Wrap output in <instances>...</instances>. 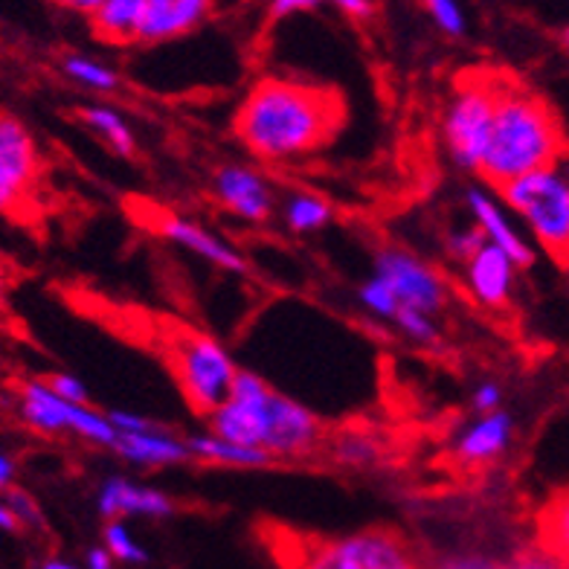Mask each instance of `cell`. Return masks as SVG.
<instances>
[{
	"mask_svg": "<svg viewBox=\"0 0 569 569\" xmlns=\"http://www.w3.org/2000/svg\"><path fill=\"white\" fill-rule=\"evenodd\" d=\"M511 416L502 410L486 412L457 439L453 457L465 465H486L497 459L511 442Z\"/></svg>",
	"mask_w": 569,
	"mask_h": 569,
	"instance_id": "d6986e66",
	"label": "cell"
},
{
	"mask_svg": "<svg viewBox=\"0 0 569 569\" xmlns=\"http://www.w3.org/2000/svg\"><path fill=\"white\" fill-rule=\"evenodd\" d=\"M430 569H495V561L491 558H482V555H445L439 561H433Z\"/></svg>",
	"mask_w": 569,
	"mask_h": 569,
	"instance_id": "836d02e7",
	"label": "cell"
},
{
	"mask_svg": "<svg viewBox=\"0 0 569 569\" xmlns=\"http://www.w3.org/2000/svg\"><path fill=\"white\" fill-rule=\"evenodd\" d=\"M500 387L497 383H482V387H477V392H473V407L486 416V412H495L500 410Z\"/></svg>",
	"mask_w": 569,
	"mask_h": 569,
	"instance_id": "d590c367",
	"label": "cell"
},
{
	"mask_svg": "<svg viewBox=\"0 0 569 569\" xmlns=\"http://www.w3.org/2000/svg\"><path fill=\"white\" fill-rule=\"evenodd\" d=\"M346 120L338 90L291 79H262L241 102L232 131L259 160L308 158L326 149Z\"/></svg>",
	"mask_w": 569,
	"mask_h": 569,
	"instance_id": "6da1fadb",
	"label": "cell"
},
{
	"mask_svg": "<svg viewBox=\"0 0 569 569\" xmlns=\"http://www.w3.org/2000/svg\"><path fill=\"white\" fill-rule=\"evenodd\" d=\"M7 502L9 509H12V515L18 517V523H21V529H44V517H41V511H38L36 500H32L27 491H21V488H7Z\"/></svg>",
	"mask_w": 569,
	"mask_h": 569,
	"instance_id": "1f68e13d",
	"label": "cell"
},
{
	"mask_svg": "<svg viewBox=\"0 0 569 569\" xmlns=\"http://www.w3.org/2000/svg\"><path fill=\"white\" fill-rule=\"evenodd\" d=\"M326 425L315 412L302 407L300 401L273 390L268 412V433H264V450L273 459H300L311 457L320 448Z\"/></svg>",
	"mask_w": 569,
	"mask_h": 569,
	"instance_id": "8fae6325",
	"label": "cell"
},
{
	"mask_svg": "<svg viewBox=\"0 0 569 569\" xmlns=\"http://www.w3.org/2000/svg\"><path fill=\"white\" fill-rule=\"evenodd\" d=\"M0 532H21V523H18V517L12 515V509H9V502L3 495H0Z\"/></svg>",
	"mask_w": 569,
	"mask_h": 569,
	"instance_id": "ab89813d",
	"label": "cell"
},
{
	"mask_svg": "<svg viewBox=\"0 0 569 569\" xmlns=\"http://www.w3.org/2000/svg\"><path fill=\"white\" fill-rule=\"evenodd\" d=\"M61 70H64L76 84L99 90V93H111V90L120 88V76L113 73L111 68H106L102 61L88 59V56H68V59L61 61Z\"/></svg>",
	"mask_w": 569,
	"mask_h": 569,
	"instance_id": "d4e9b609",
	"label": "cell"
},
{
	"mask_svg": "<svg viewBox=\"0 0 569 569\" xmlns=\"http://www.w3.org/2000/svg\"><path fill=\"white\" fill-rule=\"evenodd\" d=\"M284 224L293 232H317L331 221V203L322 198L311 196V192H293L284 201Z\"/></svg>",
	"mask_w": 569,
	"mask_h": 569,
	"instance_id": "cb8c5ba5",
	"label": "cell"
},
{
	"mask_svg": "<svg viewBox=\"0 0 569 569\" xmlns=\"http://www.w3.org/2000/svg\"><path fill=\"white\" fill-rule=\"evenodd\" d=\"M358 297L360 302L367 306V311H372V315L381 317V320H396L398 308H401L396 297H392L390 288H387L378 277H369L367 282L360 284Z\"/></svg>",
	"mask_w": 569,
	"mask_h": 569,
	"instance_id": "4316f807",
	"label": "cell"
},
{
	"mask_svg": "<svg viewBox=\"0 0 569 569\" xmlns=\"http://www.w3.org/2000/svg\"><path fill=\"white\" fill-rule=\"evenodd\" d=\"M216 198L218 203L239 216L241 221H253L262 224L273 212V189L259 172L248 166H221L216 174Z\"/></svg>",
	"mask_w": 569,
	"mask_h": 569,
	"instance_id": "7c38bea8",
	"label": "cell"
},
{
	"mask_svg": "<svg viewBox=\"0 0 569 569\" xmlns=\"http://www.w3.org/2000/svg\"><path fill=\"white\" fill-rule=\"evenodd\" d=\"M468 207H471L473 218H477V227H480V232L486 236L488 244H495L497 250H502V253L509 256L515 268H532V244L511 227V221L506 218V212L500 210V203H497L495 198L486 196L482 189H471V192H468Z\"/></svg>",
	"mask_w": 569,
	"mask_h": 569,
	"instance_id": "2e32d148",
	"label": "cell"
},
{
	"mask_svg": "<svg viewBox=\"0 0 569 569\" xmlns=\"http://www.w3.org/2000/svg\"><path fill=\"white\" fill-rule=\"evenodd\" d=\"M189 457L201 459L210 465H224V468H268L277 459L270 457L268 450L259 448H244V445L227 442L212 433H198L187 439Z\"/></svg>",
	"mask_w": 569,
	"mask_h": 569,
	"instance_id": "44dd1931",
	"label": "cell"
},
{
	"mask_svg": "<svg viewBox=\"0 0 569 569\" xmlns=\"http://www.w3.org/2000/svg\"><path fill=\"white\" fill-rule=\"evenodd\" d=\"M102 547L111 552V558L117 563H146L149 561V552L140 547V540L131 535V529L126 526V520H108L106 532H102Z\"/></svg>",
	"mask_w": 569,
	"mask_h": 569,
	"instance_id": "484cf974",
	"label": "cell"
},
{
	"mask_svg": "<svg viewBox=\"0 0 569 569\" xmlns=\"http://www.w3.org/2000/svg\"><path fill=\"white\" fill-rule=\"evenodd\" d=\"M158 230L172 244H178L183 250H192V253L212 262L216 268H224L230 273H250L248 259L239 250H232L224 239H218L216 232L203 230L201 224H192V221L180 216H160Z\"/></svg>",
	"mask_w": 569,
	"mask_h": 569,
	"instance_id": "9a60e30c",
	"label": "cell"
},
{
	"mask_svg": "<svg viewBox=\"0 0 569 569\" xmlns=\"http://www.w3.org/2000/svg\"><path fill=\"white\" fill-rule=\"evenodd\" d=\"M482 244H486V236L480 232V227H468V230H457L448 236L450 253L457 256V259H462V262H468Z\"/></svg>",
	"mask_w": 569,
	"mask_h": 569,
	"instance_id": "d6a6232c",
	"label": "cell"
},
{
	"mask_svg": "<svg viewBox=\"0 0 569 569\" xmlns=\"http://www.w3.org/2000/svg\"><path fill=\"white\" fill-rule=\"evenodd\" d=\"M146 0H102L90 12V27L108 44H134L140 41Z\"/></svg>",
	"mask_w": 569,
	"mask_h": 569,
	"instance_id": "ffe728a7",
	"label": "cell"
},
{
	"mask_svg": "<svg viewBox=\"0 0 569 569\" xmlns=\"http://www.w3.org/2000/svg\"><path fill=\"white\" fill-rule=\"evenodd\" d=\"M174 372H178L189 405L201 416H210L230 392V383L239 367L218 340L192 331L180 340L178 352H174Z\"/></svg>",
	"mask_w": 569,
	"mask_h": 569,
	"instance_id": "8992f818",
	"label": "cell"
},
{
	"mask_svg": "<svg viewBox=\"0 0 569 569\" xmlns=\"http://www.w3.org/2000/svg\"><path fill=\"white\" fill-rule=\"evenodd\" d=\"M497 84L500 79H465L445 111L442 131L450 158L471 172H480L486 154L491 120H495Z\"/></svg>",
	"mask_w": 569,
	"mask_h": 569,
	"instance_id": "5b68a950",
	"label": "cell"
},
{
	"mask_svg": "<svg viewBox=\"0 0 569 569\" xmlns=\"http://www.w3.org/2000/svg\"><path fill=\"white\" fill-rule=\"evenodd\" d=\"M497 192L529 224L540 248L569 264V180L552 166L511 180Z\"/></svg>",
	"mask_w": 569,
	"mask_h": 569,
	"instance_id": "277c9868",
	"label": "cell"
},
{
	"mask_svg": "<svg viewBox=\"0 0 569 569\" xmlns=\"http://www.w3.org/2000/svg\"><path fill=\"white\" fill-rule=\"evenodd\" d=\"M561 44L567 47V53H569V27H563V32H561Z\"/></svg>",
	"mask_w": 569,
	"mask_h": 569,
	"instance_id": "ee69618b",
	"label": "cell"
},
{
	"mask_svg": "<svg viewBox=\"0 0 569 569\" xmlns=\"http://www.w3.org/2000/svg\"><path fill=\"white\" fill-rule=\"evenodd\" d=\"M79 117H82L84 128L93 131L99 140L106 142L108 149L122 154V158H134V151H137L134 131H131V126H128V122L122 120L120 113L113 111V108L88 106L79 111Z\"/></svg>",
	"mask_w": 569,
	"mask_h": 569,
	"instance_id": "603a6c76",
	"label": "cell"
},
{
	"mask_svg": "<svg viewBox=\"0 0 569 569\" xmlns=\"http://www.w3.org/2000/svg\"><path fill=\"white\" fill-rule=\"evenodd\" d=\"M567 151V137L552 108L511 82L497 84L495 120L480 174L495 189L526 174L552 169Z\"/></svg>",
	"mask_w": 569,
	"mask_h": 569,
	"instance_id": "7a4b0ae2",
	"label": "cell"
},
{
	"mask_svg": "<svg viewBox=\"0 0 569 569\" xmlns=\"http://www.w3.org/2000/svg\"><path fill=\"white\" fill-rule=\"evenodd\" d=\"M41 569H84V567H76V563L64 561V558H47V561L41 563Z\"/></svg>",
	"mask_w": 569,
	"mask_h": 569,
	"instance_id": "7bdbcfd3",
	"label": "cell"
},
{
	"mask_svg": "<svg viewBox=\"0 0 569 569\" xmlns=\"http://www.w3.org/2000/svg\"><path fill=\"white\" fill-rule=\"evenodd\" d=\"M178 511L174 500L158 488L137 486L126 477H108L99 488V515L106 520H126V517H172Z\"/></svg>",
	"mask_w": 569,
	"mask_h": 569,
	"instance_id": "4fadbf2b",
	"label": "cell"
},
{
	"mask_svg": "<svg viewBox=\"0 0 569 569\" xmlns=\"http://www.w3.org/2000/svg\"><path fill=\"white\" fill-rule=\"evenodd\" d=\"M465 279L468 288L477 297V302L488 308H502L511 297V282H515V264L495 244H482L477 253L465 262Z\"/></svg>",
	"mask_w": 569,
	"mask_h": 569,
	"instance_id": "e0dca14e",
	"label": "cell"
},
{
	"mask_svg": "<svg viewBox=\"0 0 569 569\" xmlns=\"http://www.w3.org/2000/svg\"><path fill=\"white\" fill-rule=\"evenodd\" d=\"M378 453H381L378 442L363 433H346V436H340L338 442H335V457L346 465L375 462V459H378Z\"/></svg>",
	"mask_w": 569,
	"mask_h": 569,
	"instance_id": "83f0119b",
	"label": "cell"
},
{
	"mask_svg": "<svg viewBox=\"0 0 569 569\" xmlns=\"http://www.w3.org/2000/svg\"><path fill=\"white\" fill-rule=\"evenodd\" d=\"M216 0H146L140 41L158 44L198 30L212 12Z\"/></svg>",
	"mask_w": 569,
	"mask_h": 569,
	"instance_id": "5bb4252c",
	"label": "cell"
},
{
	"mask_svg": "<svg viewBox=\"0 0 569 569\" xmlns=\"http://www.w3.org/2000/svg\"><path fill=\"white\" fill-rule=\"evenodd\" d=\"M495 569H567L558 561H552L549 555H523L509 563H495Z\"/></svg>",
	"mask_w": 569,
	"mask_h": 569,
	"instance_id": "e575fe53",
	"label": "cell"
},
{
	"mask_svg": "<svg viewBox=\"0 0 569 569\" xmlns=\"http://www.w3.org/2000/svg\"><path fill=\"white\" fill-rule=\"evenodd\" d=\"M322 0H270V16L288 18L293 12H308V9L320 7Z\"/></svg>",
	"mask_w": 569,
	"mask_h": 569,
	"instance_id": "8d00e7d4",
	"label": "cell"
},
{
	"mask_svg": "<svg viewBox=\"0 0 569 569\" xmlns=\"http://www.w3.org/2000/svg\"><path fill=\"white\" fill-rule=\"evenodd\" d=\"M270 549L282 569H425L419 555L392 529L349 535L279 532Z\"/></svg>",
	"mask_w": 569,
	"mask_h": 569,
	"instance_id": "3957f363",
	"label": "cell"
},
{
	"mask_svg": "<svg viewBox=\"0 0 569 569\" xmlns=\"http://www.w3.org/2000/svg\"><path fill=\"white\" fill-rule=\"evenodd\" d=\"M21 416L27 425H32L41 433H79L93 445L113 448L117 442V427L111 425L108 412L93 410V407H79L61 401L44 381L21 383Z\"/></svg>",
	"mask_w": 569,
	"mask_h": 569,
	"instance_id": "ba28073f",
	"label": "cell"
},
{
	"mask_svg": "<svg viewBox=\"0 0 569 569\" xmlns=\"http://www.w3.org/2000/svg\"><path fill=\"white\" fill-rule=\"evenodd\" d=\"M12 480H16V462L0 450V491L12 488Z\"/></svg>",
	"mask_w": 569,
	"mask_h": 569,
	"instance_id": "b9f144b4",
	"label": "cell"
},
{
	"mask_svg": "<svg viewBox=\"0 0 569 569\" xmlns=\"http://www.w3.org/2000/svg\"><path fill=\"white\" fill-rule=\"evenodd\" d=\"M392 291L401 308L433 317L445 306V282L419 256L401 248H383L375 256V273Z\"/></svg>",
	"mask_w": 569,
	"mask_h": 569,
	"instance_id": "9c48e42d",
	"label": "cell"
},
{
	"mask_svg": "<svg viewBox=\"0 0 569 569\" xmlns=\"http://www.w3.org/2000/svg\"><path fill=\"white\" fill-rule=\"evenodd\" d=\"M270 398H273V390L268 387V381H262L250 369H239L224 401L207 416L212 436L244 445V448L264 450Z\"/></svg>",
	"mask_w": 569,
	"mask_h": 569,
	"instance_id": "52a82bcc",
	"label": "cell"
},
{
	"mask_svg": "<svg viewBox=\"0 0 569 569\" xmlns=\"http://www.w3.org/2000/svg\"><path fill=\"white\" fill-rule=\"evenodd\" d=\"M53 3H59L61 9H70V12H79V16H90L102 0H53Z\"/></svg>",
	"mask_w": 569,
	"mask_h": 569,
	"instance_id": "60d3db41",
	"label": "cell"
},
{
	"mask_svg": "<svg viewBox=\"0 0 569 569\" xmlns=\"http://www.w3.org/2000/svg\"><path fill=\"white\" fill-rule=\"evenodd\" d=\"M122 459L134 465H146V468H166V465L189 462L187 439L169 430V427H158V430H142V433H117L113 448Z\"/></svg>",
	"mask_w": 569,
	"mask_h": 569,
	"instance_id": "ac0fdd59",
	"label": "cell"
},
{
	"mask_svg": "<svg viewBox=\"0 0 569 569\" xmlns=\"http://www.w3.org/2000/svg\"><path fill=\"white\" fill-rule=\"evenodd\" d=\"M335 7L343 9L346 16L352 18H369L372 16V0H331Z\"/></svg>",
	"mask_w": 569,
	"mask_h": 569,
	"instance_id": "74e56055",
	"label": "cell"
},
{
	"mask_svg": "<svg viewBox=\"0 0 569 569\" xmlns=\"http://www.w3.org/2000/svg\"><path fill=\"white\" fill-rule=\"evenodd\" d=\"M392 322H396L398 329L405 331L410 340H419V343H436V340H439V329H436L433 317L421 315V311L398 308V315Z\"/></svg>",
	"mask_w": 569,
	"mask_h": 569,
	"instance_id": "f1b7e54d",
	"label": "cell"
},
{
	"mask_svg": "<svg viewBox=\"0 0 569 569\" xmlns=\"http://www.w3.org/2000/svg\"><path fill=\"white\" fill-rule=\"evenodd\" d=\"M538 535L543 555L569 569V488L558 491L538 517Z\"/></svg>",
	"mask_w": 569,
	"mask_h": 569,
	"instance_id": "7402d4cb",
	"label": "cell"
},
{
	"mask_svg": "<svg viewBox=\"0 0 569 569\" xmlns=\"http://www.w3.org/2000/svg\"><path fill=\"white\" fill-rule=\"evenodd\" d=\"M117 567V561L111 558V552H108L106 547H93L88 552V558H84V569H113Z\"/></svg>",
	"mask_w": 569,
	"mask_h": 569,
	"instance_id": "f35d334b",
	"label": "cell"
},
{
	"mask_svg": "<svg viewBox=\"0 0 569 569\" xmlns=\"http://www.w3.org/2000/svg\"><path fill=\"white\" fill-rule=\"evenodd\" d=\"M425 7L439 30L448 32V36H462L465 12L459 7V0H425Z\"/></svg>",
	"mask_w": 569,
	"mask_h": 569,
	"instance_id": "f546056e",
	"label": "cell"
},
{
	"mask_svg": "<svg viewBox=\"0 0 569 569\" xmlns=\"http://www.w3.org/2000/svg\"><path fill=\"white\" fill-rule=\"evenodd\" d=\"M38 178V146L30 128L0 113V212L18 210Z\"/></svg>",
	"mask_w": 569,
	"mask_h": 569,
	"instance_id": "30bf717a",
	"label": "cell"
},
{
	"mask_svg": "<svg viewBox=\"0 0 569 569\" xmlns=\"http://www.w3.org/2000/svg\"><path fill=\"white\" fill-rule=\"evenodd\" d=\"M41 381L61 398V401H68V405H79V407H88L90 405V392L84 390V383L76 378V375L68 372H53L41 378Z\"/></svg>",
	"mask_w": 569,
	"mask_h": 569,
	"instance_id": "4dcf8cb0",
	"label": "cell"
}]
</instances>
